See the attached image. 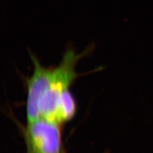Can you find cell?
I'll list each match as a JSON object with an SVG mask.
<instances>
[{
	"mask_svg": "<svg viewBox=\"0 0 153 153\" xmlns=\"http://www.w3.org/2000/svg\"><path fill=\"white\" fill-rule=\"evenodd\" d=\"M93 47L89 46L82 52H76L71 47L67 48L60 63L51 66L43 65L36 56L30 52L33 70L30 76L25 77L27 121L42 118L56 123L59 100L78 78L76 68L79 61L89 55Z\"/></svg>",
	"mask_w": 153,
	"mask_h": 153,
	"instance_id": "obj_1",
	"label": "cell"
},
{
	"mask_svg": "<svg viewBox=\"0 0 153 153\" xmlns=\"http://www.w3.org/2000/svg\"><path fill=\"white\" fill-rule=\"evenodd\" d=\"M22 130L26 153H63L60 124L41 118Z\"/></svg>",
	"mask_w": 153,
	"mask_h": 153,
	"instance_id": "obj_2",
	"label": "cell"
},
{
	"mask_svg": "<svg viewBox=\"0 0 153 153\" xmlns=\"http://www.w3.org/2000/svg\"><path fill=\"white\" fill-rule=\"evenodd\" d=\"M63 153H65V152H63Z\"/></svg>",
	"mask_w": 153,
	"mask_h": 153,
	"instance_id": "obj_3",
	"label": "cell"
}]
</instances>
